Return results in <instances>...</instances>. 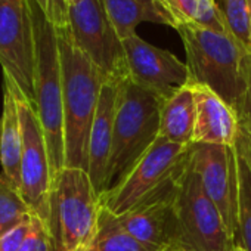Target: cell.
<instances>
[{"instance_id": "cell-1", "label": "cell", "mask_w": 251, "mask_h": 251, "mask_svg": "<svg viewBox=\"0 0 251 251\" xmlns=\"http://www.w3.org/2000/svg\"><path fill=\"white\" fill-rule=\"evenodd\" d=\"M64 102L65 167L87 172L89 136L106 77L73 42L70 27L56 28Z\"/></svg>"}, {"instance_id": "cell-2", "label": "cell", "mask_w": 251, "mask_h": 251, "mask_svg": "<svg viewBox=\"0 0 251 251\" xmlns=\"http://www.w3.org/2000/svg\"><path fill=\"white\" fill-rule=\"evenodd\" d=\"M164 100L160 95L138 86L130 78L118 83L114 139L105 191L127 176L160 136V112Z\"/></svg>"}, {"instance_id": "cell-3", "label": "cell", "mask_w": 251, "mask_h": 251, "mask_svg": "<svg viewBox=\"0 0 251 251\" xmlns=\"http://www.w3.org/2000/svg\"><path fill=\"white\" fill-rule=\"evenodd\" d=\"M34 30V108L43 127L52 175L65 167L62 70L56 27L49 23L34 0H27Z\"/></svg>"}, {"instance_id": "cell-4", "label": "cell", "mask_w": 251, "mask_h": 251, "mask_svg": "<svg viewBox=\"0 0 251 251\" xmlns=\"http://www.w3.org/2000/svg\"><path fill=\"white\" fill-rule=\"evenodd\" d=\"M185 48L188 84L211 89L233 109L244 92L245 50L229 33H219L197 24H180L175 28Z\"/></svg>"}, {"instance_id": "cell-5", "label": "cell", "mask_w": 251, "mask_h": 251, "mask_svg": "<svg viewBox=\"0 0 251 251\" xmlns=\"http://www.w3.org/2000/svg\"><path fill=\"white\" fill-rule=\"evenodd\" d=\"M99 194L83 169L64 167L53 177L48 227L53 251H89L96 239Z\"/></svg>"}, {"instance_id": "cell-6", "label": "cell", "mask_w": 251, "mask_h": 251, "mask_svg": "<svg viewBox=\"0 0 251 251\" xmlns=\"http://www.w3.org/2000/svg\"><path fill=\"white\" fill-rule=\"evenodd\" d=\"M191 160V145H179L158 136L151 148L120 183L99 195V202L115 216L139 202L175 189Z\"/></svg>"}, {"instance_id": "cell-7", "label": "cell", "mask_w": 251, "mask_h": 251, "mask_svg": "<svg viewBox=\"0 0 251 251\" xmlns=\"http://www.w3.org/2000/svg\"><path fill=\"white\" fill-rule=\"evenodd\" d=\"M233 248L217 207L205 195L189 163L175 198V230L167 251H232Z\"/></svg>"}, {"instance_id": "cell-8", "label": "cell", "mask_w": 251, "mask_h": 251, "mask_svg": "<svg viewBox=\"0 0 251 251\" xmlns=\"http://www.w3.org/2000/svg\"><path fill=\"white\" fill-rule=\"evenodd\" d=\"M68 27L74 45L93 61L106 80L129 78L123 40L111 24L100 0H80L70 6Z\"/></svg>"}, {"instance_id": "cell-9", "label": "cell", "mask_w": 251, "mask_h": 251, "mask_svg": "<svg viewBox=\"0 0 251 251\" xmlns=\"http://www.w3.org/2000/svg\"><path fill=\"white\" fill-rule=\"evenodd\" d=\"M15 93L23 129L20 194L31 208V213L48 225L53 183L48 142L36 108L27 100L17 84Z\"/></svg>"}, {"instance_id": "cell-10", "label": "cell", "mask_w": 251, "mask_h": 251, "mask_svg": "<svg viewBox=\"0 0 251 251\" xmlns=\"http://www.w3.org/2000/svg\"><path fill=\"white\" fill-rule=\"evenodd\" d=\"M191 167L197 173L205 195L217 207L233 242L238 238L239 167L236 147L191 145Z\"/></svg>"}, {"instance_id": "cell-11", "label": "cell", "mask_w": 251, "mask_h": 251, "mask_svg": "<svg viewBox=\"0 0 251 251\" xmlns=\"http://www.w3.org/2000/svg\"><path fill=\"white\" fill-rule=\"evenodd\" d=\"M34 30L27 0H0V65L34 106Z\"/></svg>"}, {"instance_id": "cell-12", "label": "cell", "mask_w": 251, "mask_h": 251, "mask_svg": "<svg viewBox=\"0 0 251 251\" xmlns=\"http://www.w3.org/2000/svg\"><path fill=\"white\" fill-rule=\"evenodd\" d=\"M129 78L166 100L189 83L185 62L172 52L150 45L138 34L123 40Z\"/></svg>"}, {"instance_id": "cell-13", "label": "cell", "mask_w": 251, "mask_h": 251, "mask_svg": "<svg viewBox=\"0 0 251 251\" xmlns=\"http://www.w3.org/2000/svg\"><path fill=\"white\" fill-rule=\"evenodd\" d=\"M177 189L139 202L127 213L117 216L118 222L152 251H167L175 230V198Z\"/></svg>"}, {"instance_id": "cell-14", "label": "cell", "mask_w": 251, "mask_h": 251, "mask_svg": "<svg viewBox=\"0 0 251 251\" xmlns=\"http://www.w3.org/2000/svg\"><path fill=\"white\" fill-rule=\"evenodd\" d=\"M195 95V127L192 144L235 147L239 133L236 111L211 89L191 84Z\"/></svg>"}, {"instance_id": "cell-15", "label": "cell", "mask_w": 251, "mask_h": 251, "mask_svg": "<svg viewBox=\"0 0 251 251\" xmlns=\"http://www.w3.org/2000/svg\"><path fill=\"white\" fill-rule=\"evenodd\" d=\"M118 83L120 81L114 80H106L103 83L89 136L87 173L99 195L105 191L106 170L112 150Z\"/></svg>"}, {"instance_id": "cell-16", "label": "cell", "mask_w": 251, "mask_h": 251, "mask_svg": "<svg viewBox=\"0 0 251 251\" xmlns=\"http://www.w3.org/2000/svg\"><path fill=\"white\" fill-rule=\"evenodd\" d=\"M0 164L2 173L20 191L21 188V158H23V129L18 112L15 83L3 75V112L0 121Z\"/></svg>"}, {"instance_id": "cell-17", "label": "cell", "mask_w": 251, "mask_h": 251, "mask_svg": "<svg viewBox=\"0 0 251 251\" xmlns=\"http://www.w3.org/2000/svg\"><path fill=\"white\" fill-rule=\"evenodd\" d=\"M105 12L121 40L136 34L142 23L163 24L176 28V21L163 0H100Z\"/></svg>"}, {"instance_id": "cell-18", "label": "cell", "mask_w": 251, "mask_h": 251, "mask_svg": "<svg viewBox=\"0 0 251 251\" xmlns=\"http://www.w3.org/2000/svg\"><path fill=\"white\" fill-rule=\"evenodd\" d=\"M195 127V95L191 84L164 100L160 112V136L179 145H192Z\"/></svg>"}, {"instance_id": "cell-19", "label": "cell", "mask_w": 251, "mask_h": 251, "mask_svg": "<svg viewBox=\"0 0 251 251\" xmlns=\"http://www.w3.org/2000/svg\"><path fill=\"white\" fill-rule=\"evenodd\" d=\"M163 3L180 24H197L219 33H227L223 17L213 0H163Z\"/></svg>"}, {"instance_id": "cell-20", "label": "cell", "mask_w": 251, "mask_h": 251, "mask_svg": "<svg viewBox=\"0 0 251 251\" xmlns=\"http://www.w3.org/2000/svg\"><path fill=\"white\" fill-rule=\"evenodd\" d=\"M93 247L96 251H152L118 222L117 216L100 205L98 233Z\"/></svg>"}, {"instance_id": "cell-21", "label": "cell", "mask_w": 251, "mask_h": 251, "mask_svg": "<svg viewBox=\"0 0 251 251\" xmlns=\"http://www.w3.org/2000/svg\"><path fill=\"white\" fill-rule=\"evenodd\" d=\"M239 167V211H238V238L235 247L251 251V167L242 151L235 144Z\"/></svg>"}, {"instance_id": "cell-22", "label": "cell", "mask_w": 251, "mask_h": 251, "mask_svg": "<svg viewBox=\"0 0 251 251\" xmlns=\"http://www.w3.org/2000/svg\"><path fill=\"white\" fill-rule=\"evenodd\" d=\"M31 208L14 185L0 173V236L30 220Z\"/></svg>"}, {"instance_id": "cell-23", "label": "cell", "mask_w": 251, "mask_h": 251, "mask_svg": "<svg viewBox=\"0 0 251 251\" xmlns=\"http://www.w3.org/2000/svg\"><path fill=\"white\" fill-rule=\"evenodd\" d=\"M227 33L248 52H251V18L248 0H214Z\"/></svg>"}, {"instance_id": "cell-24", "label": "cell", "mask_w": 251, "mask_h": 251, "mask_svg": "<svg viewBox=\"0 0 251 251\" xmlns=\"http://www.w3.org/2000/svg\"><path fill=\"white\" fill-rule=\"evenodd\" d=\"M20 251H53V244L48 225L34 214L31 222V230Z\"/></svg>"}, {"instance_id": "cell-25", "label": "cell", "mask_w": 251, "mask_h": 251, "mask_svg": "<svg viewBox=\"0 0 251 251\" xmlns=\"http://www.w3.org/2000/svg\"><path fill=\"white\" fill-rule=\"evenodd\" d=\"M244 92L239 99V103L236 106V114L239 124L251 132V52H247L244 56Z\"/></svg>"}, {"instance_id": "cell-26", "label": "cell", "mask_w": 251, "mask_h": 251, "mask_svg": "<svg viewBox=\"0 0 251 251\" xmlns=\"http://www.w3.org/2000/svg\"><path fill=\"white\" fill-rule=\"evenodd\" d=\"M34 2L56 28L70 25V6L65 0H34Z\"/></svg>"}, {"instance_id": "cell-27", "label": "cell", "mask_w": 251, "mask_h": 251, "mask_svg": "<svg viewBox=\"0 0 251 251\" xmlns=\"http://www.w3.org/2000/svg\"><path fill=\"white\" fill-rule=\"evenodd\" d=\"M31 222L33 216L30 220L24 222L23 225L11 229L9 232L0 236V251H20L31 230Z\"/></svg>"}, {"instance_id": "cell-28", "label": "cell", "mask_w": 251, "mask_h": 251, "mask_svg": "<svg viewBox=\"0 0 251 251\" xmlns=\"http://www.w3.org/2000/svg\"><path fill=\"white\" fill-rule=\"evenodd\" d=\"M236 144L242 148V151L248 160V164L251 167V132L242 124H239V133H238Z\"/></svg>"}, {"instance_id": "cell-29", "label": "cell", "mask_w": 251, "mask_h": 251, "mask_svg": "<svg viewBox=\"0 0 251 251\" xmlns=\"http://www.w3.org/2000/svg\"><path fill=\"white\" fill-rule=\"evenodd\" d=\"M65 2H67V5H68V6H73V5L78 3V2H80V0H65Z\"/></svg>"}, {"instance_id": "cell-30", "label": "cell", "mask_w": 251, "mask_h": 251, "mask_svg": "<svg viewBox=\"0 0 251 251\" xmlns=\"http://www.w3.org/2000/svg\"><path fill=\"white\" fill-rule=\"evenodd\" d=\"M232 251H245V250H242V248H239V247H235Z\"/></svg>"}, {"instance_id": "cell-31", "label": "cell", "mask_w": 251, "mask_h": 251, "mask_svg": "<svg viewBox=\"0 0 251 251\" xmlns=\"http://www.w3.org/2000/svg\"><path fill=\"white\" fill-rule=\"evenodd\" d=\"M248 5H250V18H251V0H248Z\"/></svg>"}, {"instance_id": "cell-32", "label": "cell", "mask_w": 251, "mask_h": 251, "mask_svg": "<svg viewBox=\"0 0 251 251\" xmlns=\"http://www.w3.org/2000/svg\"><path fill=\"white\" fill-rule=\"evenodd\" d=\"M89 251H96V248H95V247H92V248H90Z\"/></svg>"}, {"instance_id": "cell-33", "label": "cell", "mask_w": 251, "mask_h": 251, "mask_svg": "<svg viewBox=\"0 0 251 251\" xmlns=\"http://www.w3.org/2000/svg\"><path fill=\"white\" fill-rule=\"evenodd\" d=\"M0 136H2V129H0Z\"/></svg>"}, {"instance_id": "cell-34", "label": "cell", "mask_w": 251, "mask_h": 251, "mask_svg": "<svg viewBox=\"0 0 251 251\" xmlns=\"http://www.w3.org/2000/svg\"><path fill=\"white\" fill-rule=\"evenodd\" d=\"M213 2H214V0H213Z\"/></svg>"}]
</instances>
